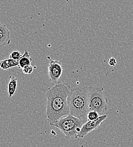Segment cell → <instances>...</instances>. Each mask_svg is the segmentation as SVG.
I'll use <instances>...</instances> for the list:
<instances>
[{
  "instance_id": "4",
  "label": "cell",
  "mask_w": 133,
  "mask_h": 147,
  "mask_svg": "<svg viewBox=\"0 0 133 147\" xmlns=\"http://www.w3.org/2000/svg\"><path fill=\"white\" fill-rule=\"evenodd\" d=\"M101 87H88V106L90 111H96L99 115L105 114L107 111V100Z\"/></svg>"
},
{
  "instance_id": "12",
  "label": "cell",
  "mask_w": 133,
  "mask_h": 147,
  "mask_svg": "<svg viewBox=\"0 0 133 147\" xmlns=\"http://www.w3.org/2000/svg\"><path fill=\"white\" fill-rule=\"evenodd\" d=\"M36 68L35 66H32L31 65L28 66H26L22 69L23 73L26 75H30L32 74L34 72V69Z\"/></svg>"
},
{
  "instance_id": "11",
  "label": "cell",
  "mask_w": 133,
  "mask_h": 147,
  "mask_svg": "<svg viewBox=\"0 0 133 147\" xmlns=\"http://www.w3.org/2000/svg\"><path fill=\"white\" fill-rule=\"evenodd\" d=\"M100 117L99 113L96 111H90L87 114V121H94Z\"/></svg>"
},
{
  "instance_id": "7",
  "label": "cell",
  "mask_w": 133,
  "mask_h": 147,
  "mask_svg": "<svg viewBox=\"0 0 133 147\" xmlns=\"http://www.w3.org/2000/svg\"><path fill=\"white\" fill-rule=\"evenodd\" d=\"M11 43L10 32L7 26L0 24V48L7 46Z\"/></svg>"
},
{
  "instance_id": "13",
  "label": "cell",
  "mask_w": 133,
  "mask_h": 147,
  "mask_svg": "<svg viewBox=\"0 0 133 147\" xmlns=\"http://www.w3.org/2000/svg\"><path fill=\"white\" fill-rule=\"evenodd\" d=\"M22 54L19 51H14L12 52V53L10 54L9 58L13 59L14 60H16V61H19V59L22 57Z\"/></svg>"
},
{
  "instance_id": "3",
  "label": "cell",
  "mask_w": 133,
  "mask_h": 147,
  "mask_svg": "<svg viewBox=\"0 0 133 147\" xmlns=\"http://www.w3.org/2000/svg\"><path fill=\"white\" fill-rule=\"evenodd\" d=\"M85 122L69 114L59 119L53 126L60 129L66 138H76L77 134Z\"/></svg>"
},
{
  "instance_id": "2",
  "label": "cell",
  "mask_w": 133,
  "mask_h": 147,
  "mask_svg": "<svg viewBox=\"0 0 133 147\" xmlns=\"http://www.w3.org/2000/svg\"><path fill=\"white\" fill-rule=\"evenodd\" d=\"M70 114L85 122L87 121L88 106V87H80L71 89L68 97Z\"/></svg>"
},
{
  "instance_id": "5",
  "label": "cell",
  "mask_w": 133,
  "mask_h": 147,
  "mask_svg": "<svg viewBox=\"0 0 133 147\" xmlns=\"http://www.w3.org/2000/svg\"><path fill=\"white\" fill-rule=\"evenodd\" d=\"M107 115L106 114L100 115L97 119L94 121H87L86 122L79 132L77 134L76 138H83L85 137L87 134L91 132L92 131L98 129L103 122L107 119Z\"/></svg>"
},
{
  "instance_id": "14",
  "label": "cell",
  "mask_w": 133,
  "mask_h": 147,
  "mask_svg": "<svg viewBox=\"0 0 133 147\" xmlns=\"http://www.w3.org/2000/svg\"><path fill=\"white\" fill-rule=\"evenodd\" d=\"M108 63L111 66H112V67L115 66V65L117 64V61H116V59H115V58L111 57V58H109V61H108Z\"/></svg>"
},
{
  "instance_id": "1",
  "label": "cell",
  "mask_w": 133,
  "mask_h": 147,
  "mask_svg": "<svg viewBox=\"0 0 133 147\" xmlns=\"http://www.w3.org/2000/svg\"><path fill=\"white\" fill-rule=\"evenodd\" d=\"M71 89L69 84L59 83L49 88L46 93V115L47 121L51 126L70 114L68 97Z\"/></svg>"
},
{
  "instance_id": "9",
  "label": "cell",
  "mask_w": 133,
  "mask_h": 147,
  "mask_svg": "<svg viewBox=\"0 0 133 147\" xmlns=\"http://www.w3.org/2000/svg\"><path fill=\"white\" fill-rule=\"evenodd\" d=\"M32 62V58L31 57L30 54L27 50H25L24 53L22 55L18 61L19 69H23L26 66L30 65Z\"/></svg>"
},
{
  "instance_id": "6",
  "label": "cell",
  "mask_w": 133,
  "mask_h": 147,
  "mask_svg": "<svg viewBox=\"0 0 133 147\" xmlns=\"http://www.w3.org/2000/svg\"><path fill=\"white\" fill-rule=\"evenodd\" d=\"M63 70V67L59 61L50 59L48 65V76L52 83H57L62 74Z\"/></svg>"
},
{
  "instance_id": "8",
  "label": "cell",
  "mask_w": 133,
  "mask_h": 147,
  "mask_svg": "<svg viewBox=\"0 0 133 147\" xmlns=\"http://www.w3.org/2000/svg\"><path fill=\"white\" fill-rule=\"evenodd\" d=\"M18 61L7 58L0 61V68L2 70H7L10 68L18 66Z\"/></svg>"
},
{
  "instance_id": "10",
  "label": "cell",
  "mask_w": 133,
  "mask_h": 147,
  "mask_svg": "<svg viewBox=\"0 0 133 147\" xmlns=\"http://www.w3.org/2000/svg\"><path fill=\"white\" fill-rule=\"evenodd\" d=\"M10 80L8 83L7 89H8V96L9 98H11L15 94L16 92L17 87V83H18V79L14 76H10Z\"/></svg>"
}]
</instances>
